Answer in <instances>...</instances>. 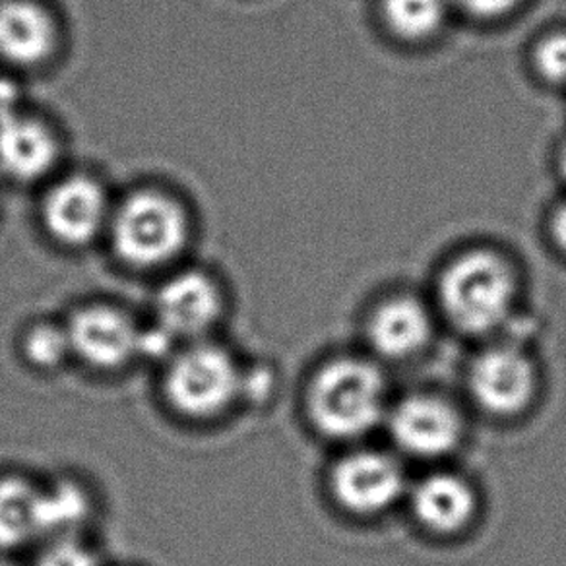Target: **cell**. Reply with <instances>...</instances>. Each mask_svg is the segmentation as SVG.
<instances>
[{"mask_svg": "<svg viewBox=\"0 0 566 566\" xmlns=\"http://www.w3.org/2000/svg\"><path fill=\"white\" fill-rule=\"evenodd\" d=\"M524 275L518 260L499 244L468 243L442 260L431 301L441 323L468 338L509 336L518 323Z\"/></svg>", "mask_w": 566, "mask_h": 566, "instance_id": "1", "label": "cell"}, {"mask_svg": "<svg viewBox=\"0 0 566 566\" xmlns=\"http://www.w3.org/2000/svg\"><path fill=\"white\" fill-rule=\"evenodd\" d=\"M392 400L382 363L369 354L339 355L311 373L303 413L326 441L354 447L385 429Z\"/></svg>", "mask_w": 566, "mask_h": 566, "instance_id": "2", "label": "cell"}, {"mask_svg": "<svg viewBox=\"0 0 566 566\" xmlns=\"http://www.w3.org/2000/svg\"><path fill=\"white\" fill-rule=\"evenodd\" d=\"M243 357L221 336L187 342L159 367V400L182 423H220L243 408Z\"/></svg>", "mask_w": 566, "mask_h": 566, "instance_id": "3", "label": "cell"}, {"mask_svg": "<svg viewBox=\"0 0 566 566\" xmlns=\"http://www.w3.org/2000/svg\"><path fill=\"white\" fill-rule=\"evenodd\" d=\"M105 235L125 266L140 272L161 270L179 259L189 243V213L169 192L133 190L113 206Z\"/></svg>", "mask_w": 566, "mask_h": 566, "instance_id": "4", "label": "cell"}, {"mask_svg": "<svg viewBox=\"0 0 566 566\" xmlns=\"http://www.w3.org/2000/svg\"><path fill=\"white\" fill-rule=\"evenodd\" d=\"M464 386L468 400L481 413L512 419L534 406L542 388V369L526 342L509 334L483 342L465 367Z\"/></svg>", "mask_w": 566, "mask_h": 566, "instance_id": "5", "label": "cell"}, {"mask_svg": "<svg viewBox=\"0 0 566 566\" xmlns=\"http://www.w3.org/2000/svg\"><path fill=\"white\" fill-rule=\"evenodd\" d=\"M385 431L403 460L441 465L464 447L468 417L447 394L423 390L392 400Z\"/></svg>", "mask_w": 566, "mask_h": 566, "instance_id": "6", "label": "cell"}, {"mask_svg": "<svg viewBox=\"0 0 566 566\" xmlns=\"http://www.w3.org/2000/svg\"><path fill=\"white\" fill-rule=\"evenodd\" d=\"M411 478L406 460L392 449L354 444L332 464L334 503L357 518H377L406 504Z\"/></svg>", "mask_w": 566, "mask_h": 566, "instance_id": "7", "label": "cell"}, {"mask_svg": "<svg viewBox=\"0 0 566 566\" xmlns=\"http://www.w3.org/2000/svg\"><path fill=\"white\" fill-rule=\"evenodd\" d=\"M72 365L95 375H120L138 365L142 326L128 308L111 301H86L63 316Z\"/></svg>", "mask_w": 566, "mask_h": 566, "instance_id": "8", "label": "cell"}, {"mask_svg": "<svg viewBox=\"0 0 566 566\" xmlns=\"http://www.w3.org/2000/svg\"><path fill=\"white\" fill-rule=\"evenodd\" d=\"M223 283L202 268H181L167 274L151 301V321L179 344L218 338L228 318Z\"/></svg>", "mask_w": 566, "mask_h": 566, "instance_id": "9", "label": "cell"}, {"mask_svg": "<svg viewBox=\"0 0 566 566\" xmlns=\"http://www.w3.org/2000/svg\"><path fill=\"white\" fill-rule=\"evenodd\" d=\"M441 318L431 297L396 290L378 297L365 316L367 354L378 363H406L433 346Z\"/></svg>", "mask_w": 566, "mask_h": 566, "instance_id": "10", "label": "cell"}, {"mask_svg": "<svg viewBox=\"0 0 566 566\" xmlns=\"http://www.w3.org/2000/svg\"><path fill=\"white\" fill-rule=\"evenodd\" d=\"M113 205L102 182L87 175H69L45 192L41 221L53 241L80 249L94 243L109 228Z\"/></svg>", "mask_w": 566, "mask_h": 566, "instance_id": "11", "label": "cell"}, {"mask_svg": "<svg viewBox=\"0 0 566 566\" xmlns=\"http://www.w3.org/2000/svg\"><path fill=\"white\" fill-rule=\"evenodd\" d=\"M406 506L424 532L437 537H457L478 518L480 491L464 473L433 465V470L411 480Z\"/></svg>", "mask_w": 566, "mask_h": 566, "instance_id": "12", "label": "cell"}, {"mask_svg": "<svg viewBox=\"0 0 566 566\" xmlns=\"http://www.w3.org/2000/svg\"><path fill=\"white\" fill-rule=\"evenodd\" d=\"M373 22L394 48L424 51L441 43L458 20L450 0H373Z\"/></svg>", "mask_w": 566, "mask_h": 566, "instance_id": "13", "label": "cell"}, {"mask_svg": "<svg viewBox=\"0 0 566 566\" xmlns=\"http://www.w3.org/2000/svg\"><path fill=\"white\" fill-rule=\"evenodd\" d=\"M59 48V24L38 0H0V59L32 69L48 63Z\"/></svg>", "mask_w": 566, "mask_h": 566, "instance_id": "14", "label": "cell"}, {"mask_svg": "<svg viewBox=\"0 0 566 566\" xmlns=\"http://www.w3.org/2000/svg\"><path fill=\"white\" fill-rule=\"evenodd\" d=\"M59 156V136L45 120L22 109L0 118V171L12 181H38L51 174Z\"/></svg>", "mask_w": 566, "mask_h": 566, "instance_id": "15", "label": "cell"}, {"mask_svg": "<svg viewBox=\"0 0 566 566\" xmlns=\"http://www.w3.org/2000/svg\"><path fill=\"white\" fill-rule=\"evenodd\" d=\"M43 537L41 478L20 470L0 472V555L18 557Z\"/></svg>", "mask_w": 566, "mask_h": 566, "instance_id": "16", "label": "cell"}, {"mask_svg": "<svg viewBox=\"0 0 566 566\" xmlns=\"http://www.w3.org/2000/svg\"><path fill=\"white\" fill-rule=\"evenodd\" d=\"M41 511L43 539L59 535H92V527L102 514V501L86 478L61 473L41 480Z\"/></svg>", "mask_w": 566, "mask_h": 566, "instance_id": "17", "label": "cell"}, {"mask_svg": "<svg viewBox=\"0 0 566 566\" xmlns=\"http://www.w3.org/2000/svg\"><path fill=\"white\" fill-rule=\"evenodd\" d=\"M17 354L25 369L38 375H56L66 369L72 365V352L63 318L25 323L18 332Z\"/></svg>", "mask_w": 566, "mask_h": 566, "instance_id": "18", "label": "cell"}, {"mask_svg": "<svg viewBox=\"0 0 566 566\" xmlns=\"http://www.w3.org/2000/svg\"><path fill=\"white\" fill-rule=\"evenodd\" d=\"M524 66L535 86L566 95V24L535 33L527 43Z\"/></svg>", "mask_w": 566, "mask_h": 566, "instance_id": "19", "label": "cell"}, {"mask_svg": "<svg viewBox=\"0 0 566 566\" xmlns=\"http://www.w3.org/2000/svg\"><path fill=\"white\" fill-rule=\"evenodd\" d=\"M32 553L28 566H109L92 535L49 537Z\"/></svg>", "mask_w": 566, "mask_h": 566, "instance_id": "20", "label": "cell"}, {"mask_svg": "<svg viewBox=\"0 0 566 566\" xmlns=\"http://www.w3.org/2000/svg\"><path fill=\"white\" fill-rule=\"evenodd\" d=\"M532 0H450L458 22L475 28H496L526 12Z\"/></svg>", "mask_w": 566, "mask_h": 566, "instance_id": "21", "label": "cell"}, {"mask_svg": "<svg viewBox=\"0 0 566 566\" xmlns=\"http://www.w3.org/2000/svg\"><path fill=\"white\" fill-rule=\"evenodd\" d=\"M542 231L553 254L566 260V192H560L543 213Z\"/></svg>", "mask_w": 566, "mask_h": 566, "instance_id": "22", "label": "cell"}, {"mask_svg": "<svg viewBox=\"0 0 566 566\" xmlns=\"http://www.w3.org/2000/svg\"><path fill=\"white\" fill-rule=\"evenodd\" d=\"M551 171L555 181L560 187V192H566V133L558 136L553 150H551Z\"/></svg>", "mask_w": 566, "mask_h": 566, "instance_id": "23", "label": "cell"}, {"mask_svg": "<svg viewBox=\"0 0 566 566\" xmlns=\"http://www.w3.org/2000/svg\"><path fill=\"white\" fill-rule=\"evenodd\" d=\"M20 111V92L14 82L0 78V118L9 117Z\"/></svg>", "mask_w": 566, "mask_h": 566, "instance_id": "24", "label": "cell"}, {"mask_svg": "<svg viewBox=\"0 0 566 566\" xmlns=\"http://www.w3.org/2000/svg\"><path fill=\"white\" fill-rule=\"evenodd\" d=\"M0 566H28L14 555H0Z\"/></svg>", "mask_w": 566, "mask_h": 566, "instance_id": "25", "label": "cell"}]
</instances>
